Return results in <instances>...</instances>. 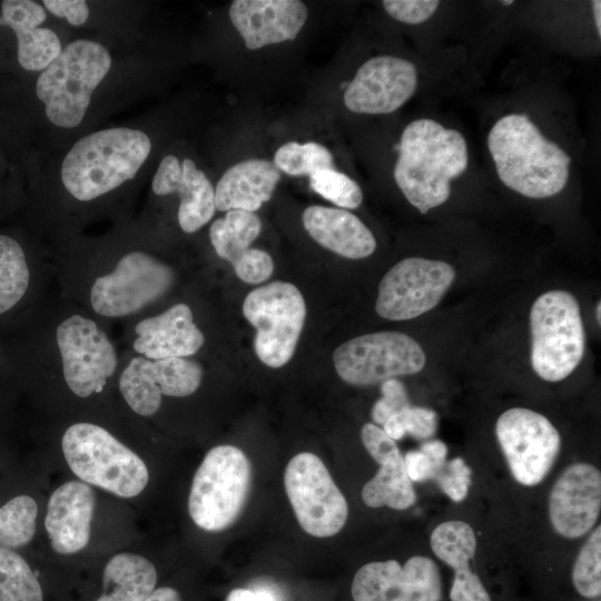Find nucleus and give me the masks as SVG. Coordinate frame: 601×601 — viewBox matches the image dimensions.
<instances>
[{
	"instance_id": "f257e3e1",
	"label": "nucleus",
	"mask_w": 601,
	"mask_h": 601,
	"mask_svg": "<svg viewBox=\"0 0 601 601\" xmlns=\"http://www.w3.org/2000/svg\"><path fill=\"white\" fill-rule=\"evenodd\" d=\"M469 165L464 136L440 122L421 118L402 132L394 179L405 198L421 214L444 204L451 195V180Z\"/></svg>"
},
{
	"instance_id": "f03ea898",
	"label": "nucleus",
	"mask_w": 601,
	"mask_h": 601,
	"mask_svg": "<svg viewBox=\"0 0 601 601\" xmlns=\"http://www.w3.org/2000/svg\"><path fill=\"white\" fill-rule=\"evenodd\" d=\"M487 147L500 180L522 196L552 197L568 183L570 156L524 114L501 117L487 135Z\"/></svg>"
},
{
	"instance_id": "7ed1b4c3",
	"label": "nucleus",
	"mask_w": 601,
	"mask_h": 601,
	"mask_svg": "<svg viewBox=\"0 0 601 601\" xmlns=\"http://www.w3.org/2000/svg\"><path fill=\"white\" fill-rule=\"evenodd\" d=\"M151 150L141 130L117 127L79 139L61 165V181L80 201L96 199L132 179Z\"/></svg>"
},
{
	"instance_id": "20e7f679",
	"label": "nucleus",
	"mask_w": 601,
	"mask_h": 601,
	"mask_svg": "<svg viewBox=\"0 0 601 601\" xmlns=\"http://www.w3.org/2000/svg\"><path fill=\"white\" fill-rule=\"evenodd\" d=\"M110 67L109 51L96 41L80 39L63 48L36 85L49 121L61 128L77 127Z\"/></svg>"
},
{
	"instance_id": "39448f33",
	"label": "nucleus",
	"mask_w": 601,
	"mask_h": 601,
	"mask_svg": "<svg viewBox=\"0 0 601 601\" xmlns=\"http://www.w3.org/2000/svg\"><path fill=\"white\" fill-rule=\"evenodd\" d=\"M61 444L68 466L85 483L120 497L140 494L148 483L144 461L99 425L76 423Z\"/></svg>"
},
{
	"instance_id": "423d86ee",
	"label": "nucleus",
	"mask_w": 601,
	"mask_h": 601,
	"mask_svg": "<svg viewBox=\"0 0 601 601\" xmlns=\"http://www.w3.org/2000/svg\"><path fill=\"white\" fill-rule=\"evenodd\" d=\"M531 365L544 381L559 382L580 364L585 333L577 298L553 289L539 296L530 313Z\"/></svg>"
},
{
	"instance_id": "0eeeda50",
	"label": "nucleus",
	"mask_w": 601,
	"mask_h": 601,
	"mask_svg": "<svg viewBox=\"0 0 601 601\" xmlns=\"http://www.w3.org/2000/svg\"><path fill=\"white\" fill-rule=\"evenodd\" d=\"M250 481L252 465L240 449L218 445L209 450L190 486L188 511L194 523L209 532L230 526L245 505Z\"/></svg>"
},
{
	"instance_id": "6e6552de",
	"label": "nucleus",
	"mask_w": 601,
	"mask_h": 601,
	"mask_svg": "<svg viewBox=\"0 0 601 601\" xmlns=\"http://www.w3.org/2000/svg\"><path fill=\"white\" fill-rule=\"evenodd\" d=\"M243 313L256 329L257 357L274 368L288 363L306 317V304L299 289L280 280L258 287L246 296Z\"/></svg>"
},
{
	"instance_id": "1a4fd4ad",
	"label": "nucleus",
	"mask_w": 601,
	"mask_h": 601,
	"mask_svg": "<svg viewBox=\"0 0 601 601\" xmlns=\"http://www.w3.org/2000/svg\"><path fill=\"white\" fill-rule=\"evenodd\" d=\"M333 362L344 382L368 386L395 376L418 373L426 357L411 336L400 332H377L339 345L333 354Z\"/></svg>"
},
{
	"instance_id": "9d476101",
	"label": "nucleus",
	"mask_w": 601,
	"mask_h": 601,
	"mask_svg": "<svg viewBox=\"0 0 601 601\" xmlns=\"http://www.w3.org/2000/svg\"><path fill=\"white\" fill-rule=\"evenodd\" d=\"M284 485L302 529L316 538L337 534L348 506L323 461L311 452L296 454L287 464Z\"/></svg>"
},
{
	"instance_id": "9b49d317",
	"label": "nucleus",
	"mask_w": 601,
	"mask_h": 601,
	"mask_svg": "<svg viewBox=\"0 0 601 601\" xmlns=\"http://www.w3.org/2000/svg\"><path fill=\"white\" fill-rule=\"evenodd\" d=\"M173 283L174 272L169 266L146 253L131 252L111 273L95 279L90 303L101 316L122 317L157 300Z\"/></svg>"
},
{
	"instance_id": "f8f14e48",
	"label": "nucleus",
	"mask_w": 601,
	"mask_h": 601,
	"mask_svg": "<svg viewBox=\"0 0 601 601\" xmlns=\"http://www.w3.org/2000/svg\"><path fill=\"white\" fill-rule=\"evenodd\" d=\"M455 278L454 268L442 260L408 257L382 278L376 313L390 321L412 319L434 308Z\"/></svg>"
},
{
	"instance_id": "ddd939ff",
	"label": "nucleus",
	"mask_w": 601,
	"mask_h": 601,
	"mask_svg": "<svg viewBox=\"0 0 601 601\" xmlns=\"http://www.w3.org/2000/svg\"><path fill=\"white\" fill-rule=\"evenodd\" d=\"M495 432L513 477L526 486L542 482L561 447L553 424L538 412L513 407L499 416Z\"/></svg>"
},
{
	"instance_id": "4468645a",
	"label": "nucleus",
	"mask_w": 601,
	"mask_h": 601,
	"mask_svg": "<svg viewBox=\"0 0 601 601\" xmlns=\"http://www.w3.org/2000/svg\"><path fill=\"white\" fill-rule=\"evenodd\" d=\"M56 338L68 387L79 397L100 393L118 364L105 332L92 319L72 315L58 325Z\"/></svg>"
},
{
	"instance_id": "2eb2a0df",
	"label": "nucleus",
	"mask_w": 601,
	"mask_h": 601,
	"mask_svg": "<svg viewBox=\"0 0 601 601\" xmlns=\"http://www.w3.org/2000/svg\"><path fill=\"white\" fill-rule=\"evenodd\" d=\"M354 601H441L442 581L435 562L426 556L370 562L355 573Z\"/></svg>"
},
{
	"instance_id": "dca6fc26",
	"label": "nucleus",
	"mask_w": 601,
	"mask_h": 601,
	"mask_svg": "<svg viewBox=\"0 0 601 601\" xmlns=\"http://www.w3.org/2000/svg\"><path fill=\"white\" fill-rule=\"evenodd\" d=\"M201 366L185 357L148 359L134 357L119 378V390L129 407L141 416L156 413L161 396L184 397L201 383Z\"/></svg>"
},
{
	"instance_id": "f3484780",
	"label": "nucleus",
	"mask_w": 601,
	"mask_h": 601,
	"mask_svg": "<svg viewBox=\"0 0 601 601\" xmlns=\"http://www.w3.org/2000/svg\"><path fill=\"white\" fill-rule=\"evenodd\" d=\"M417 70L413 62L395 56L365 61L344 91L345 107L356 114H391L415 92Z\"/></svg>"
},
{
	"instance_id": "a211bd4d",
	"label": "nucleus",
	"mask_w": 601,
	"mask_h": 601,
	"mask_svg": "<svg viewBox=\"0 0 601 601\" xmlns=\"http://www.w3.org/2000/svg\"><path fill=\"white\" fill-rule=\"evenodd\" d=\"M601 510V473L591 464L568 466L553 485L549 515L553 529L566 539L588 533Z\"/></svg>"
},
{
	"instance_id": "6ab92c4d",
	"label": "nucleus",
	"mask_w": 601,
	"mask_h": 601,
	"mask_svg": "<svg viewBox=\"0 0 601 601\" xmlns=\"http://www.w3.org/2000/svg\"><path fill=\"white\" fill-rule=\"evenodd\" d=\"M307 17L299 0H235L229 8L231 23L250 50L294 40Z\"/></svg>"
},
{
	"instance_id": "aec40b11",
	"label": "nucleus",
	"mask_w": 601,
	"mask_h": 601,
	"mask_svg": "<svg viewBox=\"0 0 601 601\" xmlns=\"http://www.w3.org/2000/svg\"><path fill=\"white\" fill-rule=\"evenodd\" d=\"M151 188L159 196L178 194V223L185 233L197 231L216 211L213 185L189 158L180 162L174 155L165 156L154 176Z\"/></svg>"
},
{
	"instance_id": "412c9836",
	"label": "nucleus",
	"mask_w": 601,
	"mask_h": 601,
	"mask_svg": "<svg viewBox=\"0 0 601 601\" xmlns=\"http://www.w3.org/2000/svg\"><path fill=\"white\" fill-rule=\"evenodd\" d=\"M95 501L92 489L80 481H69L52 492L45 526L57 553L73 554L87 546Z\"/></svg>"
},
{
	"instance_id": "4be33fe9",
	"label": "nucleus",
	"mask_w": 601,
	"mask_h": 601,
	"mask_svg": "<svg viewBox=\"0 0 601 601\" xmlns=\"http://www.w3.org/2000/svg\"><path fill=\"white\" fill-rule=\"evenodd\" d=\"M134 349L148 359L186 357L204 344V335L186 304H176L164 313L140 321L135 328Z\"/></svg>"
},
{
	"instance_id": "5701e85b",
	"label": "nucleus",
	"mask_w": 601,
	"mask_h": 601,
	"mask_svg": "<svg viewBox=\"0 0 601 601\" xmlns=\"http://www.w3.org/2000/svg\"><path fill=\"white\" fill-rule=\"evenodd\" d=\"M0 27H9L17 38L19 65L28 71H42L62 51L58 36L39 27L47 18L43 7L32 0H4Z\"/></svg>"
},
{
	"instance_id": "b1692460",
	"label": "nucleus",
	"mask_w": 601,
	"mask_h": 601,
	"mask_svg": "<svg viewBox=\"0 0 601 601\" xmlns=\"http://www.w3.org/2000/svg\"><path fill=\"white\" fill-rule=\"evenodd\" d=\"M430 544L434 554L455 571L450 591L451 601H491L480 578L469 564L475 554L476 536L467 523H441L432 532Z\"/></svg>"
},
{
	"instance_id": "393cba45",
	"label": "nucleus",
	"mask_w": 601,
	"mask_h": 601,
	"mask_svg": "<svg viewBox=\"0 0 601 601\" xmlns=\"http://www.w3.org/2000/svg\"><path fill=\"white\" fill-rule=\"evenodd\" d=\"M302 221L316 243L339 256L362 259L376 248L372 231L346 209L309 206L304 210Z\"/></svg>"
},
{
	"instance_id": "a878e982",
	"label": "nucleus",
	"mask_w": 601,
	"mask_h": 601,
	"mask_svg": "<svg viewBox=\"0 0 601 601\" xmlns=\"http://www.w3.org/2000/svg\"><path fill=\"white\" fill-rule=\"evenodd\" d=\"M280 179V171L266 159L250 158L229 167L215 189L216 209L255 211L268 201Z\"/></svg>"
},
{
	"instance_id": "bb28decb",
	"label": "nucleus",
	"mask_w": 601,
	"mask_h": 601,
	"mask_svg": "<svg viewBox=\"0 0 601 601\" xmlns=\"http://www.w3.org/2000/svg\"><path fill=\"white\" fill-rule=\"evenodd\" d=\"M157 571L146 558L118 553L105 566L104 592L96 601H145L156 589Z\"/></svg>"
},
{
	"instance_id": "cd10ccee",
	"label": "nucleus",
	"mask_w": 601,
	"mask_h": 601,
	"mask_svg": "<svg viewBox=\"0 0 601 601\" xmlns=\"http://www.w3.org/2000/svg\"><path fill=\"white\" fill-rule=\"evenodd\" d=\"M377 463L380 464L377 473L363 486V502L370 508L388 506L394 510L411 508L416 502V493L406 473L401 452Z\"/></svg>"
},
{
	"instance_id": "c85d7f7f",
	"label": "nucleus",
	"mask_w": 601,
	"mask_h": 601,
	"mask_svg": "<svg viewBox=\"0 0 601 601\" xmlns=\"http://www.w3.org/2000/svg\"><path fill=\"white\" fill-rule=\"evenodd\" d=\"M262 221L255 213L231 209L211 224L209 238L217 255L233 265L258 237Z\"/></svg>"
},
{
	"instance_id": "c756f323",
	"label": "nucleus",
	"mask_w": 601,
	"mask_h": 601,
	"mask_svg": "<svg viewBox=\"0 0 601 601\" xmlns=\"http://www.w3.org/2000/svg\"><path fill=\"white\" fill-rule=\"evenodd\" d=\"M30 272L20 244L0 235V314L12 308L24 295Z\"/></svg>"
},
{
	"instance_id": "7c9ffc66",
	"label": "nucleus",
	"mask_w": 601,
	"mask_h": 601,
	"mask_svg": "<svg viewBox=\"0 0 601 601\" xmlns=\"http://www.w3.org/2000/svg\"><path fill=\"white\" fill-rule=\"evenodd\" d=\"M0 601H42L41 585L27 561L0 548Z\"/></svg>"
},
{
	"instance_id": "2f4dec72",
	"label": "nucleus",
	"mask_w": 601,
	"mask_h": 601,
	"mask_svg": "<svg viewBox=\"0 0 601 601\" xmlns=\"http://www.w3.org/2000/svg\"><path fill=\"white\" fill-rule=\"evenodd\" d=\"M38 506L29 495H18L0 508V548L26 545L36 532Z\"/></svg>"
},
{
	"instance_id": "473e14b6",
	"label": "nucleus",
	"mask_w": 601,
	"mask_h": 601,
	"mask_svg": "<svg viewBox=\"0 0 601 601\" xmlns=\"http://www.w3.org/2000/svg\"><path fill=\"white\" fill-rule=\"evenodd\" d=\"M273 164L279 171L289 176H312L334 168L333 156L323 145L314 141L298 144L289 141L282 145L274 155Z\"/></svg>"
},
{
	"instance_id": "72a5a7b5",
	"label": "nucleus",
	"mask_w": 601,
	"mask_h": 601,
	"mask_svg": "<svg viewBox=\"0 0 601 601\" xmlns=\"http://www.w3.org/2000/svg\"><path fill=\"white\" fill-rule=\"evenodd\" d=\"M309 187L342 209H355L363 201L359 185L335 168L323 169L309 176Z\"/></svg>"
},
{
	"instance_id": "f704fd0d",
	"label": "nucleus",
	"mask_w": 601,
	"mask_h": 601,
	"mask_svg": "<svg viewBox=\"0 0 601 601\" xmlns=\"http://www.w3.org/2000/svg\"><path fill=\"white\" fill-rule=\"evenodd\" d=\"M575 590L585 598L601 593V526L590 535L582 546L572 571Z\"/></svg>"
},
{
	"instance_id": "c9c22d12",
	"label": "nucleus",
	"mask_w": 601,
	"mask_h": 601,
	"mask_svg": "<svg viewBox=\"0 0 601 601\" xmlns=\"http://www.w3.org/2000/svg\"><path fill=\"white\" fill-rule=\"evenodd\" d=\"M436 428L437 414L433 410L411 404L383 424V431L394 441L402 440L406 434L418 440L430 439Z\"/></svg>"
},
{
	"instance_id": "e433bc0d",
	"label": "nucleus",
	"mask_w": 601,
	"mask_h": 601,
	"mask_svg": "<svg viewBox=\"0 0 601 601\" xmlns=\"http://www.w3.org/2000/svg\"><path fill=\"white\" fill-rule=\"evenodd\" d=\"M454 502L463 501L472 483V470L462 457L446 461L433 479Z\"/></svg>"
},
{
	"instance_id": "4c0bfd02",
	"label": "nucleus",
	"mask_w": 601,
	"mask_h": 601,
	"mask_svg": "<svg viewBox=\"0 0 601 601\" xmlns=\"http://www.w3.org/2000/svg\"><path fill=\"white\" fill-rule=\"evenodd\" d=\"M238 278L248 284L268 279L274 270L270 255L258 248L246 249L233 264Z\"/></svg>"
},
{
	"instance_id": "58836bf2",
	"label": "nucleus",
	"mask_w": 601,
	"mask_h": 601,
	"mask_svg": "<svg viewBox=\"0 0 601 601\" xmlns=\"http://www.w3.org/2000/svg\"><path fill=\"white\" fill-rule=\"evenodd\" d=\"M381 392L382 397L372 408V418L383 425L393 414L408 406L410 402L404 384L396 378L382 382Z\"/></svg>"
},
{
	"instance_id": "ea45409f",
	"label": "nucleus",
	"mask_w": 601,
	"mask_h": 601,
	"mask_svg": "<svg viewBox=\"0 0 601 601\" xmlns=\"http://www.w3.org/2000/svg\"><path fill=\"white\" fill-rule=\"evenodd\" d=\"M385 11L395 20L408 24L426 21L436 11L440 1L436 0H384Z\"/></svg>"
},
{
	"instance_id": "a19ab883",
	"label": "nucleus",
	"mask_w": 601,
	"mask_h": 601,
	"mask_svg": "<svg viewBox=\"0 0 601 601\" xmlns=\"http://www.w3.org/2000/svg\"><path fill=\"white\" fill-rule=\"evenodd\" d=\"M361 439L366 451L376 462L401 452L395 441L375 424H364Z\"/></svg>"
},
{
	"instance_id": "79ce46f5",
	"label": "nucleus",
	"mask_w": 601,
	"mask_h": 601,
	"mask_svg": "<svg viewBox=\"0 0 601 601\" xmlns=\"http://www.w3.org/2000/svg\"><path fill=\"white\" fill-rule=\"evenodd\" d=\"M43 6L59 18H65L72 26L83 24L89 17V8L83 0H45Z\"/></svg>"
},
{
	"instance_id": "37998d69",
	"label": "nucleus",
	"mask_w": 601,
	"mask_h": 601,
	"mask_svg": "<svg viewBox=\"0 0 601 601\" xmlns=\"http://www.w3.org/2000/svg\"><path fill=\"white\" fill-rule=\"evenodd\" d=\"M403 457L406 473L412 482L431 480V462L421 450L408 451Z\"/></svg>"
},
{
	"instance_id": "c03bdc74",
	"label": "nucleus",
	"mask_w": 601,
	"mask_h": 601,
	"mask_svg": "<svg viewBox=\"0 0 601 601\" xmlns=\"http://www.w3.org/2000/svg\"><path fill=\"white\" fill-rule=\"evenodd\" d=\"M225 601H276L275 598L265 591H254L244 588L231 590Z\"/></svg>"
},
{
	"instance_id": "a18cd8bd",
	"label": "nucleus",
	"mask_w": 601,
	"mask_h": 601,
	"mask_svg": "<svg viewBox=\"0 0 601 601\" xmlns=\"http://www.w3.org/2000/svg\"><path fill=\"white\" fill-rule=\"evenodd\" d=\"M145 601H181L179 593L169 587L155 589Z\"/></svg>"
},
{
	"instance_id": "49530a36",
	"label": "nucleus",
	"mask_w": 601,
	"mask_h": 601,
	"mask_svg": "<svg viewBox=\"0 0 601 601\" xmlns=\"http://www.w3.org/2000/svg\"><path fill=\"white\" fill-rule=\"evenodd\" d=\"M600 8H601V2L598 0V1H592V9H593V18H594V23H595V28H597V31H598V35L599 37L601 36V19H600Z\"/></svg>"
},
{
	"instance_id": "de8ad7c7",
	"label": "nucleus",
	"mask_w": 601,
	"mask_h": 601,
	"mask_svg": "<svg viewBox=\"0 0 601 601\" xmlns=\"http://www.w3.org/2000/svg\"><path fill=\"white\" fill-rule=\"evenodd\" d=\"M600 312H601V303L599 302L598 305H597V308H595V316H597V319H598L599 324L601 323Z\"/></svg>"
},
{
	"instance_id": "09e8293b",
	"label": "nucleus",
	"mask_w": 601,
	"mask_h": 601,
	"mask_svg": "<svg viewBox=\"0 0 601 601\" xmlns=\"http://www.w3.org/2000/svg\"><path fill=\"white\" fill-rule=\"evenodd\" d=\"M501 3L503 6H510L511 3H513V1L512 0H505V1H501Z\"/></svg>"
}]
</instances>
